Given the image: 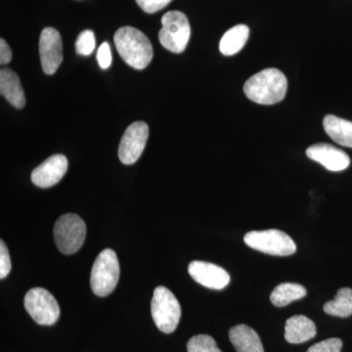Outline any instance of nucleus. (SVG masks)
<instances>
[{
    "label": "nucleus",
    "instance_id": "nucleus-13",
    "mask_svg": "<svg viewBox=\"0 0 352 352\" xmlns=\"http://www.w3.org/2000/svg\"><path fill=\"white\" fill-rule=\"evenodd\" d=\"M305 153L310 160L322 164L330 171H342L351 164V159L346 153L326 143L311 145Z\"/></svg>",
    "mask_w": 352,
    "mask_h": 352
},
{
    "label": "nucleus",
    "instance_id": "nucleus-10",
    "mask_svg": "<svg viewBox=\"0 0 352 352\" xmlns=\"http://www.w3.org/2000/svg\"><path fill=\"white\" fill-rule=\"evenodd\" d=\"M39 56L41 68L46 75H53L63 61V44L59 32L45 28L39 38Z\"/></svg>",
    "mask_w": 352,
    "mask_h": 352
},
{
    "label": "nucleus",
    "instance_id": "nucleus-9",
    "mask_svg": "<svg viewBox=\"0 0 352 352\" xmlns=\"http://www.w3.org/2000/svg\"><path fill=\"white\" fill-rule=\"evenodd\" d=\"M148 136L149 126L144 122H135L127 127L120 139V161L124 164H132L138 162L144 151Z\"/></svg>",
    "mask_w": 352,
    "mask_h": 352
},
{
    "label": "nucleus",
    "instance_id": "nucleus-4",
    "mask_svg": "<svg viewBox=\"0 0 352 352\" xmlns=\"http://www.w3.org/2000/svg\"><path fill=\"white\" fill-rule=\"evenodd\" d=\"M153 320L164 333L175 332L182 317V307L173 292L166 287L155 289L151 302Z\"/></svg>",
    "mask_w": 352,
    "mask_h": 352
},
{
    "label": "nucleus",
    "instance_id": "nucleus-7",
    "mask_svg": "<svg viewBox=\"0 0 352 352\" xmlns=\"http://www.w3.org/2000/svg\"><path fill=\"white\" fill-rule=\"evenodd\" d=\"M53 233L58 250L62 254H75L85 242L87 226L78 215L66 214L57 220Z\"/></svg>",
    "mask_w": 352,
    "mask_h": 352
},
{
    "label": "nucleus",
    "instance_id": "nucleus-15",
    "mask_svg": "<svg viewBox=\"0 0 352 352\" xmlns=\"http://www.w3.org/2000/svg\"><path fill=\"white\" fill-rule=\"evenodd\" d=\"M0 92L14 107L17 109L25 107V92L21 85L19 76L10 69H3L0 71Z\"/></svg>",
    "mask_w": 352,
    "mask_h": 352
},
{
    "label": "nucleus",
    "instance_id": "nucleus-2",
    "mask_svg": "<svg viewBox=\"0 0 352 352\" xmlns=\"http://www.w3.org/2000/svg\"><path fill=\"white\" fill-rule=\"evenodd\" d=\"M120 56L132 68L143 69L151 63L153 46L142 32L132 27H122L113 36Z\"/></svg>",
    "mask_w": 352,
    "mask_h": 352
},
{
    "label": "nucleus",
    "instance_id": "nucleus-5",
    "mask_svg": "<svg viewBox=\"0 0 352 352\" xmlns=\"http://www.w3.org/2000/svg\"><path fill=\"white\" fill-rule=\"evenodd\" d=\"M159 41L166 50L179 54L186 50L191 36L188 18L180 11H170L162 18Z\"/></svg>",
    "mask_w": 352,
    "mask_h": 352
},
{
    "label": "nucleus",
    "instance_id": "nucleus-6",
    "mask_svg": "<svg viewBox=\"0 0 352 352\" xmlns=\"http://www.w3.org/2000/svg\"><path fill=\"white\" fill-rule=\"evenodd\" d=\"M245 245L256 251L271 254V256H287L295 254L296 245L291 237L277 229L252 231L245 234Z\"/></svg>",
    "mask_w": 352,
    "mask_h": 352
},
{
    "label": "nucleus",
    "instance_id": "nucleus-1",
    "mask_svg": "<svg viewBox=\"0 0 352 352\" xmlns=\"http://www.w3.org/2000/svg\"><path fill=\"white\" fill-rule=\"evenodd\" d=\"M288 89V80L281 71L265 69L250 78L245 82V96L261 105H273L285 98Z\"/></svg>",
    "mask_w": 352,
    "mask_h": 352
},
{
    "label": "nucleus",
    "instance_id": "nucleus-16",
    "mask_svg": "<svg viewBox=\"0 0 352 352\" xmlns=\"http://www.w3.org/2000/svg\"><path fill=\"white\" fill-rule=\"evenodd\" d=\"M229 339L237 352H264L258 333L244 324L231 328Z\"/></svg>",
    "mask_w": 352,
    "mask_h": 352
},
{
    "label": "nucleus",
    "instance_id": "nucleus-14",
    "mask_svg": "<svg viewBox=\"0 0 352 352\" xmlns=\"http://www.w3.org/2000/svg\"><path fill=\"white\" fill-rule=\"evenodd\" d=\"M316 326L305 315H295L286 322L285 339L289 344H302L316 336Z\"/></svg>",
    "mask_w": 352,
    "mask_h": 352
},
{
    "label": "nucleus",
    "instance_id": "nucleus-24",
    "mask_svg": "<svg viewBox=\"0 0 352 352\" xmlns=\"http://www.w3.org/2000/svg\"><path fill=\"white\" fill-rule=\"evenodd\" d=\"M173 0H136V3L140 6L144 12L148 14L156 13L168 6Z\"/></svg>",
    "mask_w": 352,
    "mask_h": 352
},
{
    "label": "nucleus",
    "instance_id": "nucleus-11",
    "mask_svg": "<svg viewBox=\"0 0 352 352\" xmlns=\"http://www.w3.org/2000/svg\"><path fill=\"white\" fill-rule=\"evenodd\" d=\"M67 170V157L61 154L53 155L32 170V182L39 188H50L61 182Z\"/></svg>",
    "mask_w": 352,
    "mask_h": 352
},
{
    "label": "nucleus",
    "instance_id": "nucleus-19",
    "mask_svg": "<svg viewBox=\"0 0 352 352\" xmlns=\"http://www.w3.org/2000/svg\"><path fill=\"white\" fill-rule=\"evenodd\" d=\"M307 289L296 283L280 284L273 289L270 300L275 307H283L307 296Z\"/></svg>",
    "mask_w": 352,
    "mask_h": 352
},
{
    "label": "nucleus",
    "instance_id": "nucleus-25",
    "mask_svg": "<svg viewBox=\"0 0 352 352\" xmlns=\"http://www.w3.org/2000/svg\"><path fill=\"white\" fill-rule=\"evenodd\" d=\"M11 259L6 243L0 242V278L4 279L11 271Z\"/></svg>",
    "mask_w": 352,
    "mask_h": 352
},
{
    "label": "nucleus",
    "instance_id": "nucleus-18",
    "mask_svg": "<svg viewBox=\"0 0 352 352\" xmlns=\"http://www.w3.org/2000/svg\"><path fill=\"white\" fill-rule=\"evenodd\" d=\"M250 36V29L245 25H237L223 34L219 43V50L226 56H231L244 47Z\"/></svg>",
    "mask_w": 352,
    "mask_h": 352
},
{
    "label": "nucleus",
    "instance_id": "nucleus-27",
    "mask_svg": "<svg viewBox=\"0 0 352 352\" xmlns=\"http://www.w3.org/2000/svg\"><path fill=\"white\" fill-rule=\"evenodd\" d=\"M12 59V51L3 38L0 39V64H8Z\"/></svg>",
    "mask_w": 352,
    "mask_h": 352
},
{
    "label": "nucleus",
    "instance_id": "nucleus-8",
    "mask_svg": "<svg viewBox=\"0 0 352 352\" xmlns=\"http://www.w3.org/2000/svg\"><path fill=\"white\" fill-rule=\"evenodd\" d=\"M25 308L39 325L51 326L60 317V307L54 296L47 289L34 288L25 296Z\"/></svg>",
    "mask_w": 352,
    "mask_h": 352
},
{
    "label": "nucleus",
    "instance_id": "nucleus-3",
    "mask_svg": "<svg viewBox=\"0 0 352 352\" xmlns=\"http://www.w3.org/2000/svg\"><path fill=\"white\" fill-rule=\"evenodd\" d=\"M120 263L116 252L103 250L95 259L90 274V287L95 295L107 296L119 282Z\"/></svg>",
    "mask_w": 352,
    "mask_h": 352
},
{
    "label": "nucleus",
    "instance_id": "nucleus-20",
    "mask_svg": "<svg viewBox=\"0 0 352 352\" xmlns=\"http://www.w3.org/2000/svg\"><path fill=\"white\" fill-rule=\"evenodd\" d=\"M324 311L332 316L342 317V318L351 316L352 315V289H340L335 298L324 305Z\"/></svg>",
    "mask_w": 352,
    "mask_h": 352
},
{
    "label": "nucleus",
    "instance_id": "nucleus-17",
    "mask_svg": "<svg viewBox=\"0 0 352 352\" xmlns=\"http://www.w3.org/2000/svg\"><path fill=\"white\" fill-rule=\"evenodd\" d=\"M323 126L326 133L338 144L352 148V122L328 115L324 118Z\"/></svg>",
    "mask_w": 352,
    "mask_h": 352
},
{
    "label": "nucleus",
    "instance_id": "nucleus-22",
    "mask_svg": "<svg viewBox=\"0 0 352 352\" xmlns=\"http://www.w3.org/2000/svg\"><path fill=\"white\" fill-rule=\"evenodd\" d=\"M95 45H96V41H95L94 32L87 30L80 32V36H78L76 41V50L78 54L88 56L94 52Z\"/></svg>",
    "mask_w": 352,
    "mask_h": 352
},
{
    "label": "nucleus",
    "instance_id": "nucleus-21",
    "mask_svg": "<svg viewBox=\"0 0 352 352\" xmlns=\"http://www.w3.org/2000/svg\"><path fill=\"white\" fill-rule=\"evenodd\" d=\"M188 352H222L217 342L208 335L194 336L187 344Z\"/></svg>",
    "mask_w": 352,
    "mask_h": 352
},
{
    "label": "nucleus",
    "instance_id": "nucleus-23",
    "mask_svg": "<svg viewBox=\"0 0 352 352\" xmlns=\"http://www.w3.org/2000/svg\"><path fill=\"white\" fill-rule=\"evenodd\" d=\"M342 349V340L332 338L315 344L308 349L307 352H340Z\"/></svg>",
    "mask_w": 352,
    "mask_h": 352
},
{
    "label": "nucleus",
    "instance_id": "nucleus-26",
    "mask_svg": "<svg viewBox=\"0 0 352 352\" xmlns=\"http://www.w3.org/2000/svg\"><path fill=\"white\" fill-rule=\"evenodd\" d=\"M112 52L108 43H102L98 51H97V61L101 69L110 68L112 65Z\"/></svg>",
    "mask_w": 352,
    "mask_h": 352
},
{
    "label": "nucleus",
    "instance_id": "nucleus-12",
    "mask_svg": "<svg viewBox=\"0 0 352 352\" xmlns=\"http://www.w3.org/2000/svg\"><path fill=\"white\" fill-rule=\"evenodd\" d=\"M188 272L197 283L208 289H222L230 282V276L226 270L206 261H192L188 266Z\"/></svg>",
    "mask_w": 352,
    "mask_h": 352
}]
</instances>
